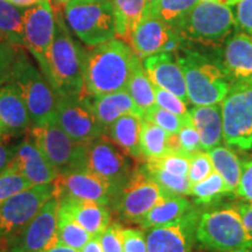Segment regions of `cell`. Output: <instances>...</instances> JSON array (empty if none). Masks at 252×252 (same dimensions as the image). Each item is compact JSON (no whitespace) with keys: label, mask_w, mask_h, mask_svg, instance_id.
Here are the masks:
<instances>
[{"label":"cell","mask_w":252,"mask_h":252,"mask_svg":"<svg viewBox=\"0 0 252 252\" xmlns=\"http://www.w3.org/2000/svg\"><path fill=\"white\" fill-rule=\"evenodd\" d=\"M208 153L215 172L219 173L225 181L229 194L234 195L238 187L243 166L238 156L231 149L220 145L210 150Z\"/></svg>","instance_id":"obj_30"},{"label":"cell","mask_w":252,"mask_h":252,"mask_svg":"<svg viewBox=\"0 0 252 252\" xmlns=\"http://www.w3.org/2000/svg\"><path fill=\"white\" fill-rule=\"evenodd\" d=\"M39 252H80V251L75 250V249H71L69 247H65V245H63V244H58V245H55V247L47 249V250L39 251Z\"/></svg>","instance_id":"obj_52"},{"label":"cell","mask_w":252,"mask_h":252,"mask_svg":"<svg viewBox=\"0 0 252 252\" xmlns=\"http://www.w3.org/2000/svg\"><path fill=\"white\" fill-rule=\"evenodd\" d=\"M28 133L59 174L88 168V144L72 139L56 122L45 126L32 125Z\"/></svg>","instance_id":"obj_9"},{"label":"cell","mask_w":252,"mask_h":252,"mask_svg":"<svg viewBox=\"0 0 252 252\" xmlns=\"http://www.w3.org/2000/svg\"><path fill=\"white\" fill-rule=\"evenodd\" d=\"M237 213L241 216L242 222L248 230V232L252 236V202H238L236 204H232Z\"/></svg>","instance_id":"obj_49"},{"label":"cell","mask_w":252,"mask_h":252,"mask_svg":"<svg viewBox=\"0 0 252 252\" xmlns=\"http://www.w3.org/2000/svg\"><path fill=\"white\" fill-rule=\"evenodd\" d=\"M167 195L141 166L134 169L112 203L122 220L139 224L143 217Z\"/></svg>","instance_id":"obj_10"},{"label":"cell","mask_w":252,"mask_h":252,"mask_svg":"<svg viewBox=\"0 0 252 252\" xmlns=\"http://www.w3.org/2000/svg\"><path fill=\"white\" fill-rule=\"evenodd\" d=\"M143 65L154 87L171 91L185 103H189L184 72L174 53L151 55L144 59Z\"/></svg>","instance_id":"obj_20"},{"label":"cell","mask_w":252,"mask_h":252,"mask_svg":"<svg viewBox=\"0 0 252 252\" xmlns=\"http://www.w3.org/2000/svg\"><path fill=\"white\" fill-rule=\"evenodd\" d=\"M12 162L34 186L53 184L59 176L58 171L48 161L30 133L19 141Z\"/></svg>","instance_id":"obj_19"},{"label":"cell","mask_w":252,"mask_h":252,"mask_svg":"<svg viewBox=\"0 0 252 252\" xmlns=\"http://www.w3.org/2000/svg\"><path fill=\"white\" fill-rule=\"evenodd\" d=\"M19 48L20 47L12 45L8 41H0V87L11 81Z\"/></svg>","instance_id":"obj_43"},{"label":"cell","mask_w":252,"mask_h":252,"mask_svg":"<svg viewBox=\"0 0 252 252\" xmlns=\"http://www.w3.org/2000/svg\"><path fill=\"white\" fill-rule=\"evenodd\" d=\"M196 241L201 247L209 251L252 248V236L245 229L234 206L201 213Z\"/></svg>","instance_id":"obj_6"},{"label":"cell","mask_w":252,"mask_h":252,"mask_svg":"<svg viewBox=\"0 0 252 252\" xmlns=\"http://www.w3.org/2000/svg\"><path fill=\"white\" fill-rule=\"evenodd\" d=\"M32 119L23 97L12 83L0 87V127L15 135L23 134L32 127Z\"/></svg>","instance_id":"obj_23"},{"label":"cell","mask_w":252,"mask_h":252,"mask_svg":"<svg viewBox=\"0 0 252 252\" xmlns=\"http://www.w3.org/2000/svg\"><path fill=\"white\" fill-rule=\"evenodd\" d=\"M133 59L134 53L130 45L116 37L86 50L83 61L84 94L102 96L126 89Z\"/></svg>","instance_id":"obj_1"},{"label":"cell","mask_w":252,"mask_h":252,"mask_svg":"<svg viewBox=\"0 0 252 252\" xmlns=\"http://www.w3.org/2000/svg\"><path fill=\"white\" fill-rule=\"evenodd\" d=\"M236 1H237V0H225V4L229 5V6H231L232 4H235Z\"/></svg>","instance_id":"obj_57"},{"label":"cell","mask_w":252,"mask_h":252,"mask_svg":"<svg viewBox=\"0 0 252 252\" xmlns=\"http://www.w3.org/2000/svg\"><path fill=\"white\" fill-rule=\"evenodd\" d=\"M56 123L78 143L89 144L105 133L91 106L90 96L86 94L59 96Z\"/></svg>","instance_id":"obj_14"},{"label":"cell","mask_w":252,"mask_h":252,"mask_svg":"<svg viewBox=\"0 0 252 252\" xmlns=\"http://www.w3.org/2000/svg\"><path fill=\"white\" fill-rule=\"evenodd\" d=\"M128 45L138 58L144 60L158 53L175 54L181 49L184 41L174 28L146 12L132 33Z\"/></svg>","instance_id":"obj_17"},{"label":"cell","mask_w":252,"mask_h":252,"mask_svg":"<svg viewBox=\"0 0 252 252\" xmlns=\"http://www.w3.org/2000/svg\"><path fill=\"white\" fill-rule=\"evenodd\" d=\"M200 1H212V2H222V4H225V0H200Z\"/></svg>","instance_id":"obj_55"},{"label":"cell","mask_w":252,"mask_h":252,"mask_svg":"<svg viewBox=\"0 0 252 252\" xmlns=\"http://www.w3.org/2000/svg\"><path fill=\"white\" fill-rule=\"evenodd\" d=\"M220 64L231 82L252 77V36L243 32L230 34L223 43Z\"/></svg>","instance_id":"obj_21"},{"label":"cell","mask_w":252,"mask_h":252,"mask_svg":"<svg viewBox=\"0 0 252 252\" xmlns=\"http://www.w3.org/2000/svg\"><path fill=\"white\" fill-rule=\"evenodd\" d=\"M235 195L242 200L252 202V160L242 166L241 179Z\"/></svg>","instance_id":"obj_48"},{"label":"cell","mask_w":252,"mask_h":252,"mask_svg":"<svg viewBox=\"0 0 252 252\" xmlns=\"http://www.w3.org/2000/svg\"><path fill=\"white\" fill-rule=\"evenodd\" d=\"M7 1H9L11 4H13L15 6H18V7L20 8H28V7H32V6L36 5L37 2L41 1V0H7Z\"/></svg>","instance_id":"obj_51"},{"label":"cell","mask_w":252,"mask_h":252,"mask_svg":"<svg viewBox=\"0 0 252 252\" xmlns=\"http://www.w3.org/2000/svg\"><path fill=\"white\" fill-rule=\"evenodd\" d=\"M143 117L137 115H125L109 126L105 134L123 152L135 160L143 159L140 149V134Z\"/></svg>","instance_id":"obj_26"},{"label":"cell","mask_w":252,"mask_h":252,"mask_svg":"<svg viewBox=\"0 0 252 252\" xmlns=\"http://www.w3.org/2000/svg\"><path fill=\"white\" fill-rule=\"evenodd\" d=\"M54 196L53 184L36 185L25 189L8 198L0 206V245L4 248L8 241L23 230L39 213L47 201Z\"/></svg>","instance_id":"obj_11"},{"label":"cell","mask_w":252,"mask_h":252,"mask_svg":"<svg viewBox=\"0 0 252 252\" xmlns=\"http://www.w3.org/2000/svg\"><path fill=\"white\" fill-rule=\"evenodd\" d=\"M24 13L20 8L7 0H0V37L12 45L24 47Z\"/></svg>","instance_id":"obj_32"},{"label":"cell","mask_w":252,"mask_h":252,"mask_svg":"<svg viewBox=\"0 0 252 252\" xmlns=\"http://www.w3.org/2000/svg\"><path fill=\"white\" fill-rule=\"evenodd\" d=\"M9 83L17 88L23 97L30 112L32 124L45 126L56 122L58 94L23 48L18 50Z\"/></svg>","instance_id":"obj_4"},{"label":"cell","mask_w":252,"mask_h":252,"mask_svg":"<svg viewBox=\"0 0 252 252\" xmlns=\"http://www.w3.org/2000/svg\"><path fill=\"white\" fill-rule=\"evenodd\" d=\"M0 41H1V37H0Z\"/></svg>","instance_id":"obj_60"},{"label":"cell","mask_w":252,"mask_h":252,"mask_svg":"<svg viewBox=\"0 0 252 252\" xmlns=\"http://www.w3.org/2000/svg\"><path fill=\"white\" fill-rule=\"evenodd\" d=\"M58 235L60 244L65 245L75 250L81 251L82 248L90 241L91 236L76 220H74L59 208L58 216Z\"/></svg>","instance_id":"obj_34"},{"label":"cell","mask_w":252,"mask_h":252,"mask_svg":"<svg viewBox=\"0 0 252 252\" xmlns=\"http://www.w3.org/2000/svg\"><path fill=\"white\" fill-rule=\"evenodd\" d=\"M200 216V210L193 207L174 222L147 230V252H191Z\"/></svg>","instance_id":"obj_16"},{"label":"cell","mask_w":252,"mask_h":252,"mask_svg":"<svg viewBox=\"0 0 252 252\" xmlns=\"http://www.w3.org/2000/svg\"><path fill=\"white\" fill-rule=\"evenodd\" d=\"M0 131H1V127H0Z\"/></svg>","instance_id":"obj_61"},{"label":"cell","mask_w":252,"mask_h":252,"mask_svg":"<svg viewBox=\"0 0 252 252\" xmlns=\"http://www.w3.org/2000/svg\"><path fill=\"white\" fill-rule=\"evenodd\" d=\"M55 34V14L52 0H41L25 8L24 47L35 59L45 76L48 72V55Z\"/></svg>","instance_id":"obj_12"},{"label":"cell","mask_w":252,"mask_h":252,"mask_svg":"<svg viewBox=\"0 0 252 252\" xmlns=\"http://www.w3.org/2000/svg\"><path fill=\"white\" fill-rule=\"evenodd\" d=\"M145 163L161 168L166 172L173 173V174L188 176L189 167H190V156L180 152H172L161 158H158V159L147 160Z\"/></svg>","instance_id":"obj_38"},{"label":"cell","mask_w":252,"mask_h":252,"mask_svg":"<svg viewBox=\"0 0 252 252\" xmlns=\"http://www.w3.org/2000/svg\"><path fill=\"white\" fill-rule=\"evenodd\" d=\"M59 208L76 220L91 237H99L111 223L109 207L94 201L60 198Z\"/></svg>","instance_id":"obj_22"},{"label":"cell","mask_w":252,"mask_h":252,"mask_svg":"<svg viewBox=\"0 0 252 252\" xmlns=\"http://www.w3.org/2000/svg\"><path fill=\"white\" fill-rule=\"evenodd\" d=\"M172 134L154 124L153 122L143 118L140 134V149L143 159L153 160L172 153Z\"/></svg>","instance_id":"obj_31"},{"label":"cell","mask_w":252,"mask_h":252,"mask_svg":"<svg viewBox=\"0 0 252 252\" xmlns=\"http://www.w3.org/2000/svg\"><path fill=\"white\" fill-rule=\"evenodd\" d=\"M154 94H156V105L162 108L167 111L173 112L174 115L186 118L189 116V111L186 106V103L180 97H178L171 91H167L161 88L154 87Z\"/></svg>","instance_id":"obj_42"},{"label":"cell","mask_w":252,"mask_h":252,"mask_svg":"<svg viewBox=\"0 0 252 252\" xmlns=\"http://www.w3.org/2000/svg\"><path fill=\"white\" fill-rule=\"evenodd\" d=\"M179 144V152L191 156V154L198 152V151H203L202 145H201V139L198 132L195 127L193 118L189 115L185 119L184 125L180 128V131L176 133Z\"/></svg>","instance_id":"obj_39"},{"label":"cell","mask_w":252,"mask_h":252,"mask_svg":"<svg viewBox=\"0 0 252 252\" xmlns=\"http://www.w3.org/2000/svg\"><path fill=\"white\" fill-rule=\"evenodd\" d=\"M64 17L69 30L88 47L98 46L117 37L111 1H69L64 6Z\"/></svg>","instance_id":"obj_8"},{"label":"cell","mask_w":252,"mask_h":252,"mask_svg":"<svg viewBox=\"0 0 252 252\" xmlns=\"http://www.w3.org/2000/svg\"><path fill=\"white\" fill-rule=\"evenodd\" d=\"M54 186V196L60 198H75V200L94 201L105 206L112 203L116 196L113 188L104 179L89 168L59 174Z\"/></svg>","instance_id":"obj_18"},{"label":"cell","mask_w":252,"mask_h":252,"mask_svg":"<svg viewBox=\"0 0 252 252\" xmlns=\"http://www.w3.org/2000/svg\"><path fill=\"white\" fill-rule=\"evenodd\" d=\"M58 216L59 200L53 196L2 249L7 252H39L60 244Z\"/></svg>","instance_id":"obj_13"},{"label":"cell","mask_w":252,"mask_h":252,"mask_svg":"<svg viewBox=\"0 0 252 252\" xmlns=\"http://www.w3.org/2000/svg\"><path fill=\"white\" fill-rule=\"evenodd\" d=\"M189 115H190V113H189ZM143 118L153 122L154 124L160 126V127L168 132V133L176 134L180 131L182 125H184L185 119L187 117L182 118L180 116L174 115L173 112H169L167 111V110L159 108V106L156 105L145 113Z\"/></svg>","instance_id":"obj_40"},{"label":"cell","mask_w":252,"mask_h":252,"mask_svg":"<svg viewBox=\"0 0 252 252\" xmlns=\"http://www.w3.org/2000/svg\"><path fill=\"white\" fill-rule=\"evenodd\" d=\"M116 35L128 43L135 28L147 12L146 0H111Z\"/></svg>","instance_id":"obj_28"},{"label":"cell","mask_w":252,"mask_h":252,"mask_svg":"<svg viewBox=\"0 0 252 252\" xmlns=\"http://www.w3.org/2000/svg\"><path fill=\"white\" fill-rule=\"evenodd\" d=\"M223 139L228 146L252 149V77L232 82L220 102Z\"/></svg>","instance_id":"obj_7"},{"label":"cell","mask_w":252,"mask_h":252,"mask_svg":"<svg viewBox=\"0 0 252 252\" xmlns=\"http://www.w3.org/2000/svg\"><path fill=\"white\" fill-rule=\"evenodd\" d=\"M231 8L236 30L252 36V0H237Z\"/></svg>","instance_id":"obj_44"},{"label":"cell","mask_w":252,"mask_h":252,"mask_svg":"<svg viewBox=\"0 0 252 252\" xmlns=\"http://www.w3.org/2000/svg\"><path fill=\"white\" fill-rule=\"evenodd\" d=\"M146 172L151 175V178L161 187L168 195H190L191 182L188 176H181L173 174V173L166 172L158 167L144 165Z\"/></svg>","instance_id":"obj_36"},{"label":"cell","mask_w":252,"mask_h":252,"mask_svg":"<svg viewBox=\"0 0 252 252\" xmlns=\"http://www.w3.org/2000/svg\"><path fill=\"white\" fill-rule=\"evenodd\" d=\"M124 252H147L146 232L140 229H123Z\"/></svg>","instance_id":"obj_46"},{"label":"cell","mask_w":252,"mask_h":252,"mask_svg":"<svg viewBox=\"0 0 252 252\" xmlns=\"http://www.w3.org/2000/svg\"><path fill=\"white\" fill-rule=\"evenodd\" d=\"M55 14V34L48 55L46 78L58 94H84L83 61L86 49L72 39L65 19L60 11Z\"/></svg>","instance_id":"obj_2"},{"label":"cell","mask_w":252,"mask_h":252,"mask_svg":"<svg viewBox=\"0 0 252 252\" xmlns=\"http://www.w3.org/2000/svg\"><path fill=\"white\" fill-rule=\"evenodd\" d=\"M90 100L94 116L104 132L122 116L137 115L144 117L126 89L102 96H90Z\"/></svg>","instance_id":"obj_24"},{"label":"cell","mask_w":252,"mask_h":252,"mask_svg":"<svg viewBox=\"0 0 252 252\" xmlns=\"http://www.w3.org/2000/svg\"><path fill=\"white\" fill-rule=\"evenodd\" d=\"M80 252H104L100 245L99 237H91L90 241L82 248Z\"/></svg>","instance_id":"obj_50"},{"label":"cell","mask_w":252,"mask_h":252,"mask_svg":"<svg viewBox=\"0 0 252 252\" xmlns=\"http://www.w3.org/2000/svg\"><path fill=\"white\" fill-rule=\"evenodd\" d=\"M123 226L121 223H110L105 231L99 236L104 252H124L123 245Z\"/></svg>","instance_id":"obj_45"},{"label":"cell","mask_w":252,"mask_h":252,"mask_svg":"<svg viewBox=\"0 0 252 252\" xmlns=\"http://www.w3.org/2000/svg\"><path fill=\"white\" fill-rule=\"evenodd\" d=\"M198 1L200 0H158L147 7V12L168 26L175 28Z\"/></svg>","instance_id":"obj_33"},{"label":"cell","mask_w":252,"mask_h":252,"mask_svg":"<svg viewBox=\"0 0 252 252\" xmlns=\"http://www.w3.org/2000/svg\"><path fill=\"white\" fill-rule=\"evenodd\" d=\"M212 252H252L251 249H237V250H230V251H212Z\"/></svg>","instance_id":"obj_54"},{"label":"cell","mask_w":252,"mask_h":252,"mask_svg":"<svg viewBox=\"0 0 252 252\" xmlns=\"http://www.w3.org/2000/svg\"><path fill=\"white\" fill-rule=\"evenodd\" d=\"M214 171L215 169L213 167L209 153L206 151H198V152L191 154L190 167H189L188 173V178L191 185L207 179Z\"/></svg>","instance_id":"obj_41"},{"label":"cell","mask_w":252,"mask_h":252,"mask_svg":"<svg viewBox=\"0 0 252 252\" xmlns=\"http://www.w3.org/2000/svg\"><path fill=\"white\" fill-rule=\"evenodd\" d=\"M175 56L184 72L189 103L195 106L220 104L232 84L220 62L184 47Z\"/></svg>","instance_id":"obj_3"},{"label":"cell","mask_w":252,"mask_h":252,"mask_svg":"<svg viewBox=\"0 0 252 252\" xmlns=\"http://www.w3.org/2000/svg\"><path fill=\"white\" fill-rule=\"evenodd\" d=\"M32 186L34 185L18 171L13 162H11V165L5 171L0 173V206H2L8 198L14 196L15 194Z\"/></svg>","instance_id":"obj_37"},{"label":"cell","mask_w":252,"mask_h":252,"mask_svg":"<svg viewBox=\"0 0 252 252\" xmlns=\"http://www.w3.org/2000/svg\"><path fill=\"white\" fill-rule=\"evenodd\" d=\"M130 158L105 133L88 144V168L110 184L116 195L134 171Z\"/></svg>","instance_id":"obj_15"},{"label":"cell","mask_w":252,"mask_h":252,"mask_svg":"<svg viewBox=\"0 0 252 252\" xmlns=\"http://www.w3.org/2000/svg\"><path fill=\"white\" fill-rule=\"evenodd\" d=\"M74 2H108L111 0H70Z\"/></svg>","instance_id":"obj_53"},{"label":"cell","mask_w":252,"mask_h":252,"mask_svg":"<svg viewBox=\"0 0 252 252\" xmlns=\"http://www.w3.org/2000/svg\"><path fill=\"white\" fill-rule=\"evenodd\" d=\"M234 26L231 6L222 2L198 1L174 30L184 42L215 48L224 43Z\"/></svg>","instance_id":"obj_5"},{"label":"cell","mask_w":252,"mask_h":252,"mask_svg":"<svg viewBox=\"0 0 252 252\" xmlns=\"http://www.w3.org/2000/svg\"><path fill=\"white\" fill-rule=\"evenodd\" d=\"M126 90L130 94L139 111L143 116L153 106H156V94H154V84L150 80L149 75L145 71L141 59L134 54L132 63L131 75L128 78Z\"/></svg>","instance_id":"obj_29"},{"label":"cell","mask_w":252,"mask_h":252,"mask_svg":"<svg viewBox=\"0 0 252 252\" xmlns=\"http://www.w3.org/2000/svg\"><path fill=\"white\" fill-rule=\"evenodd\" d=\"M0 252H7L5 250V249H2V248H0Z\"/></svg>","instance_id":"obj_59"},{"label":"cell","mask_w":252,"mask_h":252,"mask_svg":"<svg viewBox=\"0 0 252 252\" xmlns=\"http://www.w3.org/2000/svg\"><path fill=\"white\" fill-rule=\"evenodd\" d=\"M190 195L194 196L195 203L207 206L215 203L225 195H229V191L222 176L214 171L207 179L191 185Z\"/></svg>","instance_id":"obj_35"},{"label":"cell","mask_w":252,"mask_h":252,"mask_svg":"<svg viewBox=\"0 0 252 252\" xmlns=\"http://www.w3.org/2000/svg\"><path fill=\"white\" fill-rule=\"evenodd\" d=\"M15 135L7 132L0 131V173L5 171L13 161L15 151L18 147V141L14 139Z\"/></svg>","instance_id":"obj_47"},{"label":"cell","mask_w":252,"mask_h":252,"mask_svg":"<svg viewBox=\"0 0 252 252\" xmlns=\"http://www.w3.org/2000/svg\"><path fill=\"white\" fill-rule=\"evenodd\" d=\"M56 1L59 2V4H61V5H63V6H65L68 4L69 1H70V0H56Z\"/></svg>","instance_id":"obj_56"},{"label":"cell","mask_w":252,"mask_h":252,"mask_svg":"<svg viewBox=\"0 0 252 252\" xmlns=\"http://www.w3.org/2000/svg\"><path fill=\"white\" fill-rule=\"evenodd\" d=\"M146 1H147V7H150L151 5H153L154 2L158 1V0H146Z\"/></svg>","instance_id":"obj_58"},{"label":"cell","mask_w":252,"mask_h":252,"mask_svg":"<svg viewBox=\"0 0 252 252\" xmlns=\"http://www.w3.org/2000/svg\"><path fill=\"white\" fill-rule=\"evenodd\" d=\"M193 208L184 195H167L143 217L139 225L145 230L174 222Z\"/></svg>","instance_id":"obj_27"},{"label":"cell","mask_w":252,"mask_h":252,"mask_svg":"<svg viewBox=\"0 0 252 252\" xmlns=\"http://www.w3.org/2000/svg\"><path fill=\"white\" fill-rule=\"evenodd\" d=\"M206 152L220 146L223 141V121L220 104L194 106L189 110Z\"/></svg>","instance_id":"obj_25"}]
</instances>
